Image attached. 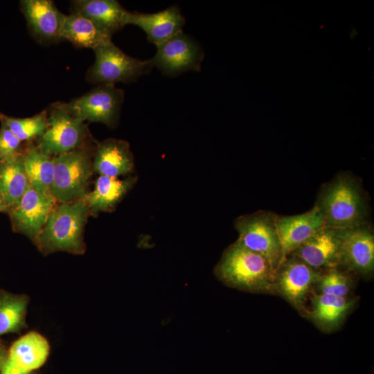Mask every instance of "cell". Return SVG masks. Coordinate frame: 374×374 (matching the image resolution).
Returning a JSON list of instances; mask_svg holds the SVG:
<instances>
[{
	"instance_id": "cell-1",
	"label": "cell",
	"mask_w": 374,
	"mask_h": 374,
	"mask_svg": "<svg viewBox=\"0 0 374 374\" xmlns=\"http://www.w3.org/2000/svg\"><path fill=\"white\" fill-rule=\"evenodd\" d=\"M276 271L265 257L237 240L225 249L214 269L226 285L253 293H276Z\"/></svg>"
},
{
	"instance_id": "cell-2",
	"label": "cell",
	"mask_w": 374,
	"mask_h": 374,
	"mask_svg": "<svg viewBox=\"0 0 374 374\" xmlns=\"http://www.w3.org/2000/svg\"><path fill=\"white\" fill-rule=\"evenodd\" d=\"M89 215V208L83 199L57 203L35 245L44 255L57 251L84 254V231Z\"/></svg>"
},
{
	"instance_id": "cell-3",
	"label": "cell",
	"mask_w": 374,
	"mask_h": 374,
	"mask_svg": "<svg viewBox=\"0 0 374 374\" xmlns=\"http://www.w3.org/2000/svg\"><path fill=\"white\" fill-rule=\"evenodd\" d=\"M315 204L327 227L344 230L366 224L365 198L359 185L350 175H339L327 184Z\"/></svg>"
},
{
	"instance_id": "cell-4",
	"label": "cell",
	"mask_w": 374,
	"mask_h": 374,
	"mask_svg": "<svg viewBox=\"0 0 374 374\" xmlns=\"http://www.w3.org/2000/svg\"><path fill=\"white\" fill-rule=\"evenodd\" d=\"M95 147L90 144L53 157L55 173L51 194L57 203L82 199L87 194Z\"/></svg>"
},
{
	"instance_id": "cell-5",
	"label": "cell",
	"mask_w": 374,
	"mask_h": 374,
	"mask_svg": "<svg viewBox=\"0 0 374 374\" xmlns=\"http://www.w3.org/2000/svg\"><path fill=\"white\" fill-rule=\"evenodd\" d=\"M47 113V127L36 139L42 152L54 157L91 144L87 125L71 114L66 103L52 104Z\"/></svg>"
},
{
	"instance_id": "cell-6",
	"label": "cell",
	"mask_w": 374,
	"mask_h": 374,
	"mask_svg": "<svg viewBox=\"0 0 374 374\" xmlns=\"http://www.w3.org/2000/svg\"><path fill=\"white\" fill-rule=\"evenodd\" d=\"M95 61L89 68L87 80L92 84H115L130 83L148 74L153 68L150 60H141L131 57L112 41L94 50Z\"/></svg>"
},
{
	"instance_id": "cell-7",
	"label": "cell",
	"mask_w": 374,
	"mask_h": 374,
	"mask_svg": "<svg viewBox=\"0 0 374 374\" xmlns=\"http://www.w3.org/2000/svg\"><path fill=\"white\" fill-rule=\"evenodd\" d=\"M277 215L269 211L242 215L235 221L237 241L248 249L265 257L277 270L284 261L276 227Z\"/></svg>"
},
{
	"instance_id": "cell-8",
	"label": "cell",
	"mask_w": 374,
	"mask_h": 374,
	"mask_svg": "<svg viewBox=\"0 0 374 374\" xmlns=\"http://www.w3.org/2000/svg\"><path fill=\"white\" fill-rule=\"evenodd\" d=\"M125 92L115 84H100L66 103L73 116L80 121L101 123L115 127L118 122Z\"/></svg>"
},
{
	"instance_id": "cell-9",
	"label": "cell",
	"mask_w": 374,
	"mask_h": 374,
	"mask_svg": "<svg viewBox=\"0 0 374 374\" xmlns=\"http://www.w3.org/2000/svg\"><path fill=\"white\" fill-rule=\"evenodd\" d=\"M156 46V53L149 60L152 67L164 75L175 77L186 71H200L204 57L203 49L183 31Z\"/></svg>"
},
{
	"instance_id": "cell-10",
	"label": "cell",
	"mask_w": 374,
	"mask_h": 374,
	"mask_svg": "<svg viewBox=\"0 0 374 374\" xmlns=\"http://www.w3.org/2000/svg\"><path fill=\"white\" fill-rule=\"evenodd\" d=\"M57 203L51 194L39 193L30 185L19 201L6 212L13 231L24 235L35 244Z\"/></svg>"
},
{
	"instance_id": "cell-11",
	"label": "cell",
	"mask_w": 374,
	"mask_h": 374,
	"mask_svg": "<svg viewBox=\"0 0 374 374\" xmlns=\"http://www.w3.org/2000/svg\"><path fill=\"white\" fill-rule=\"evenodd\" d=\"M321 274L292 256L286 258L276 271V293L283 296L298 310H303L310 287Z\"/></svg>"
},
{
	"instance_id": "cell-12",
	"label": "cell",
	"mask_w": 374,
	"mask_h": 374,
	"mask_svg": "<svg viewBox=\"0 0 374 374\" xmlns=\"http://www.w3.org/2000/svg\"><path fill=\"white\" fill-rule=\"evenodd\" d=\"M290 255L317 271L337 269L341 265L340 230L325 226Z\"/></svg>"
},
{
	"instance_id": "cell-13",
	"label": "cell",
	"mask_w": 374,
	"mask_h": 374,
	"mask_svg": "<svg viewBox=\"0 0 374 374\" xmlns=\"http://www.w3.org/2000/svg\"><path fill=\"white\" fill-rule=\"evenodd\" d=\"M20 9L33 38L42 44L58 42L65 15L51 0H21Z\"/></svg>"
},
{
	"instance_id": "cell-14",
	"label": "cell",
	"mask_w": 374,
	"mask_h": 374,
	"mask_svg": "<svg viewBox=\"0 0 374 374\" xmlns=\"http://www.w3.org/2000/svg\"><path fill=\"white\" fill-rule=\"evenodd\" d=\"M341 265L360 275L374 269V235L366 224L340 230Z\"/></svg>"
},
{
	"instance_id": "cell-15",
	"label": "cell",
	"mask_w": 374,
	"mask_h": 374,
	"mask_svg": "<svg viewBox=\"0 0 374 374\" xmlns=\"http://www.w3.org/2000/svg\"><path fill=\"white\" fill-rule=\"evenodd\" d=\"M49 353L48 341L36 331L29 332L12 343L0 373L33 372L44 364Z\"/></svg>"
},
{
	"instance_id": "cell-16",
	"label": "cell",
	"mask_w": 374,
	"mask_h": 374,
	"mask_svg": "<svg viewBox=\"0 0 374 374\" xmlns=\"http://www.w3.org/2000/svg\"><path fill=\"white\" fill-rule=\"evenodd\" d=\"M325 226L315 204L310 211L292 216H277L276 227L285 259L316 232Z\"/></svg>"
},
{
	"instance_id": "cell-17",
	"label": "cell",
	"mask_w": 374,
	"mask_h": 374,
	"mask_svg": "<svg viewBox=\"0 0 374 374\" xmlns=\"http://www.w3.org/2000/svg\"><path fill=\"white\" fill-rule=\"evenodd\" d=\"M185 23V17L177 5L154 13L130 12L127 19V25L141 28L148 42L155 46L183 31Z\"/></svg>"
},
{
	"instance_id": "cell-18",
	"label": "cell",
	"mask_w": 374,
	"mask_h": 374,
	"mask_svg": "<svg viewBox=\"0 0 374 374\" xmlns=\"http://www.w3.org/2000/svg\"><path fill=\"white\" fill-rule=\"evenodd\" d=\"M134 168V156L127 141L107 139L96 145L92 160L94 173L118 178L130 175Z\"/></svg>"
},
{
	"instance_id": "cell-19",
	"label": "cell",
	"mask_w": 374,
	"mask_h": 374,
	"mask_svg": "<svg viewBox=\"0 0 374 374\" xmlns=\"http://www.w3.org/2000/svg\"><path fill=\"white\" fill-rule=\"evenodd\" d=\"M71 11L90 19L112 36L127 25L130 14L116 0H74Z\"/></svg>"
},
{
	"instance_id": "cell-20",
	"label": "cell",
	"mask_w": 374,
	"mask_h": 374,
	"mask_svg": "<svg viewBox=\"0 0 374 374\" xmlns=\"http://www.w3.org/2000/svg\"><path fill=\"white\" fill-rule=\"evenodd\" d=\"M137 181L136 177L125 179L99 175L93 189L82 199L87 205L90 215L114 210Z\"/></svg>"
},
{
	"instance_id": "cell-21",
	"label": "cell",
	"mask_w": 374,
	"mask_h": 374,
	"mask_svg": "<svg viewBox=\"0 0 374 374\" xmlns=\"http://www.w3.org/2000/svg\"><path fill=\"white\" fill-rule=\"evenodd\" d=\"M112 35L90 19L80 15H65L61 28V38L78 48H91L112 42Z\"/></svg>"
},
{
	"instance_id": "cell-22",
	"label": "cell",
	"mask_w": 374,
	"mask_h": 374,
	"mask_svg": "<svg viewBox=\"0 0 374 374\" xmlns=\"http://www.w3.org/2000/svg\"><path fill=\"white\" fill-rule=\"evenodd\" d=\"M29 186L23 153L0 161V196L6 206L5 213L19 201Z\"/></svg>"
},
{
	"instance_id": "cell-23",
	"label": "cell",
	"mask_w": 374,
	"mask_h": 374,
	"mask_svg": "<svg viewBox=\"0 0 374 374\" xmlns=\"http://www.w3.org/2000/svg\"><path fill=\"white\" fill-rule=\"evenodd\" d=\"M23 155L25 171L31 187L39 193L51 194L55 173L53 157L44 154L33 144L24 149Z\"/></svg>"
},
{
	"instance_id": "cell-24",
	"label": "cell",
	"mask_w": 374,
	"mask_h": 374,
	"mask_svg": "<svg viewBox=\"0 0 374 374\" xmlns=\"http://www.w3.org/2000/svg\"><path fill=\"white\" fill-rule=\"evenodd\" d=\"M354 299L320 294L314 296L310 313L312 321L321 329L337 328L355 305Z\"/></svg>"
},
{
	"instance_id": "cell-25",
	"label": "cell",
	"mask_w": 374,
	"mask_h": 374,
	"mask_svg": "<svg viewBox=\"0 0 374 374\" xmlns=\"http://www.w3.org/2000/svg\"><path fill=\"white\" fill-rule=\"evenodd\" d=\"M29 297L0 290V336L26 328Z\"/></svg>"
},
{
	"instance_id": "cell-26",
	"label": "cell",
	"mask_w": 374,
	"mask_h": 374,
	"mask_svg": "<svg viewBox=\"0 0 374 374\" xmlns=\"http://www.w3.org/2000/svg\"><path fill=\"white\" fill-rule=\"evenodd\" d=\"M47 110L28 118H15L0 112V122L6 125L21 142L37 139L47 127Z\"/></svg>"
},
{
	"instance_id": "cell-27",
	"label": "cell",
	"mask_w": 374,
	"mask_h": 374,
	"mask_svg": "<svg viewBox=\"0 0 374 374\" xmlns=\"http://www.w3.org/2000/svg\"><path fill=\"white\" fill-rule=\"evenodd\" d=\"M321 294L335 297H346L351 289L350 278L337 269H328L317 282Z\"/></svg>"
},
{
	"instance_id": "cell-28",
	"label": "cell",
	"mask_w": 374,
	"mask_h": 374,
	"mask_svg": "<svg viewBox=\"0 0 374 374\" xmlns=\"http://www.w3.org/2000/svg\"><path fill=\"white\" fill-rule=\"evenodd\" d=\"M22 143L6 125L0 127V161L10 159L23 153Z\"/></svg>"
},
{
	"instance_id": "cell-29",
	"label": "cell",
	"mask_w": 374,
	"mask_h": 374,
	"mask_svg": "<svg viewBox=\"0 0 374 374\" xmlns=\"http://www.w3.org/2000/svg\"><path fill=\"white\" fill-rule=\"evenodd\" d=\"M6 355H7V353H6L3 347L0 346V371H1V366L6 357Z\"/></svg>"
},
{
	"instance_id": "cell-30",
	"label": "cell",
	"mask_w": 374,
	"mask_h": 374,
	"mask_svg": "<svg viewBox=\"0 0 374 374\" xmlns=\"http://www.w3.org/2000/svg\"><path fill=\"white\" fill-rule=\"evenodd\" d=\"M5 211H6V206H5V204L3 202V199L0 196V213L1 212H5Z\"/></svg>"
},
{
	"instance_id": "cell-31",
	"label": "cell",
	"mask_w": 374,
	"mask_h": 374,
	"mask_svg": "<svg viewBox=\"0 0 374 374\" xmlns=\"http://www.w3.org/2000/svg\"><path fill=\"white\" fill-rule=\"evenodd\" d=\"M0 374H35L33 372H28V373H0Z\"/></svg>"
}]
</instances>
